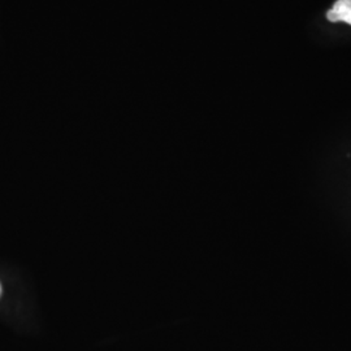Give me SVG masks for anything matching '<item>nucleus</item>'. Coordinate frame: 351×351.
<instances>
[{
  "mask_svg": "<svg viewBox=\"0 0 351 351\" xmlns=\"http://www.w3.org/2000/svg\"><path fill=\"white\" fill-rule=\"evenodd\" d=\"M330 23H346L351 25V0H337L326 13Z\"/></svg>",
  "mask_w": 351,
  "mask_h": 351,
  "instance_id": "f257e3e1",
  "label": "nucleus"
},
{
  "mask_svg": "<svg viewBox=\"0 0 351 351\" xmlns=\"http://www.w3.org/2000/svg\"><path fill=\"white\" fill-rule=\"evenodd\" d=\"M0 293H1V287H0Z\"/></svg>",
  "mask_w": 351,
  "mask_h": 351,
  "instance_id": "f03ea898",
  "label": "nucleus"
}]
</instances>
